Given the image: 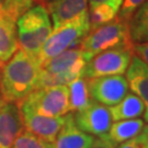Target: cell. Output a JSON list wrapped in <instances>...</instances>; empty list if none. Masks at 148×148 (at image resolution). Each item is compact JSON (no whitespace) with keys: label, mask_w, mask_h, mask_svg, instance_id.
<instances>
[{"label":"cell","mask_w":148,"mask_h":148,"mask_svg":"<svg viewBox=\"0 0 148 148\" xmlns=\"http://www.w3.org/2000/svg\"><path fill=\"white\" fill-rule=\"evenodd\" d=\"M40 65L22 49L16 51L5 64L0 81L2 100L21 104L36 89L40 77Z\"/></svg>","instance_id":"obj_1"},{"label":"cell","mask_w":148,"mask_h":148,"mask_svg":"<svg viewBox=\"0 0 148 148\" xmlns=\"http://www.w3.org/2000/svg\"><path fill=\"white\" fill-rule=\"evenodd\" d=\"M89 60L88 54L80 48L64 51L40 66L41 70L36 89L69 85L82 76L84 68Z\"/></svg>","instance_id":"obj_2"},{"label":"cell","mask_w":148,"mask_h":148,"mask_svg":"<svg viewBox=\"0 0 148 148\" xmlns=\"http://www.w3.org/2000/svg\"><path fill=\"white\" fill-rule=\"evenodd\" d=\"M16 29L19 46L36 62L44 43L53 31L46 9L42 5L30 7L16 20Z\"/></svg>","instance_id":"obj_3"},{"label":"cell","mask_w":148,"mask_h":148,"mask_svg":"<svg viewBox=\"0 0 148 148\" xmlns=\"http://www.w3.org/2000/svg\"><path fill=\"white\" fill-rule=\"evenodd\" d=\"M89 31L90 22L88 12L58 29L53 30L38 54L36 59L37 64L41 66L58 54L63 53L64 51L68 49V47L73 46L74 44L79 43Z\"/></svg>","instance_id":"obj_4"},{"label":"cell","mask_w":148,"mask_h":148,"mask_svg":"<svg viewBox=\"0 0 148 148\" xmlns=\"http://www.w3.org/2000/svg\"><path fill=\"white\" fill-rule=\"evenodd\" d=\"M132 44L134 43L130 36L128 23L115 16L109 23L89 31L82 41H80V49L88 54L91 59L103 51Z\"/></svg>","instance_id":"obj_5"},{"label":"cell","mask_w":148,"mask_h":148,"mask_svg":"<svg viewBox=\"0 0 148 148\" xmlns=\"http://www.w3.org/2000/svg\"><path fill=\"white\" fill-rule=\"evenodd\" d=\"M134 56V44L110 48L95 55L87 62L82 76L85 79L124 75Z\"/></svg>","instance_id":"obj_6"},{"label":"cell","mask_w":148,"mask_h":148,"mask_svg":"<svg viewBox=\"0 0 148 148\" xmlns=\"http://www.w3.org/2000/svg\"><path fill=\"white\" fill-rule=\"evenodd\" d=\"M21 104L48 117H59L69 112V91L67 86H54L36 89Z\"/></svg>","instance_id":"obj_7"},{"label":"cell","mask_w":148,"mask_h":148,"mask_svg":"<svg viewBox=\"0 0 148 148\" xmlns=\"http://www.w3.org/2000/svg\"><path fill=\"white\" fill-rule=\"evenodd\" d=\"M90 98L106 106H113L128 93V82L123 75L87 79Z\"/></svg>","instance_id":"obj_8"},{"label":"cell","mask_w":148,"mask_h":148,"mask_svg":"<svg viewBox=\"0 0 148 148\" xmlns=\"http://www.w3.org/2000/svg\"><path fill=\"white\" fill-rule=\"evenodd\" d=\"M74 121L82 132L102 139L112 125V117L106 106L91 101L88 106L75 112Z\"/></svg>","instance_id":"obj_9"},{"label":"cell","mask_w":148,"mask_h":148,"mask_svg":"<svg viewBox=\"0 0 148 148\" xmlns=\"http://www.w3.org/2000/svg\"><path fill=\"white\" fill-rule=\"evenodd\" d=\"M20 106L23 125L27 127V131L48 143H54L57 134L65 123L66 115L59 117L44 116L24 104Z\"/></svg>","instance_id":"obj_10"},{"label":"cell","mask_w":148,"mask_h":148,"mask_svg":"<svg viewBox=\"0 0 148 148\" xmlns=\"http://www.w3.org/2000/svg\"><path fill=\"white\" fill-rule=\"evenodd\" d=\"M54 148H102L100 138L79 130L73 114H66L65 123L53 143Z\"/></svg>","instance_id":"obj_11"},{"label":"cell","mask_w":148,"mask_h":148,"mask_svg":"<svg viewBox=\"0 0 148 148\" xmlns=\"http://www.w3.org/2000/svg\"><path fill=\"white\" fill-rule=\"evenodd\" d=\"M42 5L53 22V30L88 12V0H45Z\"/></svg>","instance_id":"obj_12"},{"label":"cell","mask_w":148,"mask_h":148,"mask_svg":"<svg viewBox=\"0 0 148 148\" xmlns=\"http://www.w3.org/2000/svg\"><path fill=\"white\" fill-rule=\"evenodd\" d=\"M23 131L21 110L16 103L7 102L0 108V148H12Z\"/></svg>","instance_id":"obj_13"},{"label":"cell","mask_w":148,"mask_h":148,"mask_svg":"<svg viewBox=\"0 0 148 148\" xmlns=\"http://www.w3.org/2000/svg\"><path fill=\"white\" fill-rule=\"evenodd\" d=\"M125 74L130 90L143 101L145 106L144 119L148 122V65L134 55Z\"/></svg>","instance_id":"obj_14"},{"label":"cell","mask_w":148,"mask_h":148,"mask_svg":"<svg viewBox=\"0 0 148 148\" xmlns=\"http://www.w3.org/2000/svg\"><path fill=\"white\" fill-rule=\"evenodd\" d=\"M145 126L142 119L122 120L112 123L111 127L104 138L101 139L104 148H115L117 145L136 136Z\"/></svg>","instance_id":"obj_15"},{"label":"cell","mask_w":148,"mask_h":148,"mask_svg":"<svg viewBox=\"0 0 148 148\" xmlns=\"http://www.w3.org/2000/svg\"><path fill=\"white\" fill-rule=\"evenodd\" d=\"M16 23L10 16L0 14V66L13 56L18 51Z\"/></svg>","instance_id":"obj_16"},{"label":"cell","mask_w":148,"mask_h":148,"mask_svg":"<svg viewBox=\"0 0 148 148\" xmlns=\"http://www.w3.org/2000/svg\"><path fill=\"white\" fill-rule=\"evenodd\" d=\"M109 112L111 114L112 121H122V120H132L139 119L145 113V106L134 93H127L123 99L115 106H110Z\"/></svg>","instance_id":"obj_17"},{"label":"cell","mask_w":148,"mask_h":148,"mask_svg":"<svg viewBox=\"0 0 148 148\" xmlns=\"http://www.w3.org/2000/svg\"><path fill=\"white\" fill-rule=\"evenodd\" d=\"M128 30L134 44L148 43V0L135 11L130 19Z\"/></svg>","instance_id":"obj_18"},{"label":"cell","mask_w":148,"mask_h":148,"mask_svg":"<svg viewBox=\"0 0 148 148\" xmlns=\"http://www.w3.org/2000/svg\"><path fill=\"white\" fill-rule=\"evenodd\" d=\"M69 91V111H80L90 104L92 99L90 98L87 79L79 77L68 85Z\"/></svg>","instance_id":"obj_19"},{"label":"cell","mask_w":148,"mask_h":148,"mask_svg":"<svg viewBox=\"0 0 148 148\" xmlns=\"http://www.w3.org/2000/svg\"><path fill=\"white\" fill-rule=\"evenodd\" d=\"M89 13V22H90V31L95 30L97 27L104 25L106 23L115 19L117 12L111 5H99L90 8Z\"/></svg>","instance_id":"obj_20"},{"label":"cell","mask_w":148,"mask_h":148,"mask_svg":"<svg viewBox=\"0 0 148 148\" xmlns=\"http://www.w3.org/2000/svg\"><path fill=\"white\" fill-rule=\"evenodd\" d=\"M12 148H54L53 143H48L37 137L29 131L22 132L14 140Z\"/></svg>","instance_id":"obj_21"},{"label":"cell","mask_w":148,"mask_h":148,"mask_svg":"<svg viewBox=\"0 0 148 148\" xmlns=\"http://www.w3.org/2000/svg\"><path fill=\"white\" fill-rule=\"evenodd\" d=\"M145 1L146 0H123L121 7L117 11L119 14H116V18L128 23L130 19L135 13V11L137 10Z\"/></svg>","instance_id":"obj_22"},{"label":"cell","mask_w":148,"mask_h":148,"mask_svg":"<svg viewBox=\"0 0 148 148\" xmlns=\"http://www.w3.org/2000/svg\"><path fill=\"white\" fill-rule=\"evenodd\" d=\"M115 148H148V125H145L136 136L117 145Z\"/></svg>","instance_id":"obj_23"},{"label":"cell","mask_w":148,"mask_h":148,"mask_svg":"<svg viewBox=\"0 0 148 148\" xmlns=\"http://www.w3.org/2000/svg\"><path fill=\"white\" fill-rule=\"evenodd\" d=\"M0 14L10 16L14 21H16L19 18L14 11L12 0H0Z\"/></svg>","instance_id":"obj_24"},{"label":"cell","mask_w":148,"mask_h":148,"mask_svg":"<svg viewBox=\"0 0 148 148\" xmlns=\"http://www.w3.org/2000/svg\"><path fill=\"white\" fill-rule=\"evenodd\" d=\"M12 3H13V8H14L16 16H20L31 7L33 0H12Z\"/></svg>","instance_id":"obj_25"},{"label":"cell","mask_w":148,"mask_h":148,"mask_svg":"<svg viewBox=\"0 0 148 148\" xmlns=\"http://www.w3.org/2000/svg\"><path fill=\"white\" fill-rule=\"evenodd\" d=\"M134 54L148 65V43L134 44Z\"/></svg>","instance_id":"obj_26"},{"label":"cell","mask_w":148,"mask_h":148,"mask_svg":"<svg viewBox=\"0 0 148 148\" xmlns=\"http://www.w3.org/2000/svg\"><path fill=\"white\" fill-rule=\"evenodd\" d=\"M122 1H123V0H88L90 8L95 7V5H111L112 8L116 11V12L119 11L120 7H121Z\"/></svg>","instance_id":"obj_27"},{"label":"cell","mask_w":148,"mask_h":148,"mask_svg":"<svg viewBox=\"0 0 148 148\" xmlns=\"http://www.w3.org/2000/svg\"><path fill=\"white\" fill-rule=\"evenodd\" d=\"M44 1H45V0H33V2H36L38 5H42Z\"/></svg>","instance_id":"obj_28"},{"label":"cell","mask_w":148,"mask_h":148,"mask_svg":"<svg viewBox=\"0 0 148 148\" xmlns=\"http://www.w3.org/2000/svg\"><path fill=\"white\" fill-rule=\"evenodd\" d=\"M2 104H3V101H2V98L0 97V108L2 106Z\"/></svg>","instance_id":"obj_29"},{"label":"cell","mask_w":148,"mask_h":148,"mask_svg":"<svg viewBox=\"0 0 148 148\" xmlns=\"http://www.w3.org/2000/svg\"><path fill=\"white\" fill-rule=\"evenodd\" d=\"M102 148H104V147H102Z\"/></svg>","instance_id":"obj_30"},{"label":"cell","mask_w":148,"mask_h":148,"mask_svg":"<svg viewBox=\"0 0 148 148\" xmlns=\"http://www.w3.org/2000/svg\"><path fill=\"white\" fill-rule=\"evenodd\" d=\"M0 67H1V66H0Z\"/></svg>","instance_id":"obj_31"}]
</instances>
